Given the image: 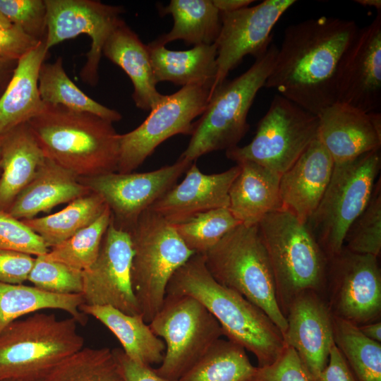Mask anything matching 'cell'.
<instances>
[{
	"instance_id": "603a6c76",
	"label": "cell",
	"mask_w": 381,
	"mask_h": 381,
	"mask_svg": "<svg viewBox=\"0 0 381 381\" xmlns=\"http://www.w3.org/2000/svg\"><path fill=\"white\" fill-rule=\"evenodd\" d=\"M49 50L44 40L21 57L0 97V138L39 114L45 104L38 89V75Z\"/></svg>"
},
{
	"instance_id": "d4e9b609",
	"label": "cell",
	"mask_w": 381,
	"mask_h": 381,
	"mask_svg": "<svg viewBox=\"0 0 381 381\" xmlns=\"http://www.w3.org/2000/svg\"><path fill=\"white\" fill-rule=\"evenodd\" d=\"M102 55L119 66L133 86L135 106L150 111L163 97L157 90L147 44L123 20L111 32L102 49Z\"/></svg>"
},
{
	"instance_id": "ba28073f",
	"label": "cell",
	"mask_w": 381,
	"mask_h": 381,
	"mask_svg": "<svg viewBox=\"0 0 381 381\" xmlns=\"http://www.w3.org/2000/svg\"><path fill=\"white\" fill-rule=\"evenodd\" d=\"M129 234L133 289L140 314L149 324L163 305L173 274L195 253L183 242L174 224L149 209Z\"/></svg>"
},
{
	"instance_id": "f35d334b",
	"label": "cell",
	"mask_w": 381,
	"mask_h": 381,
	"mask_svg": "<svg viewBox=\"0 0 381 381\" xmlns=\"http://www.w3.org/2000/svg\"><path fill=\"white\" fill-rule=\"evenodd\" d=\"M343 248L361 255L379 258L381 253V183L376 181L371 198L349 227Z\"/></svg>"
},
{
	"instance_id": "f1b7e54d",
	"label": "cell",
	"mask_w": 381,
	"mask_h": 381,
	"mask_svg": "<svg viewBox=\"0 0 381 381\" xmlns=\"http://www.w3.org/2000/svg\"><path fill=\"white\" fill-rule=\"evenodd\" d=\"M80 310L109 329L121 343L124 353L134 362L152 366L163 361L165 344L141 314L128 315L109 306L83 304Z\"/></svg>"
},
{
	"instance_id": "7bdbcfd3",
	"label": "cell",
	"mask_w": 381,
	"mask_h": 381,
	"mask_svg": "<svg viewBox=\"0 0 381 381\" xmlns=\"http://www.w3.org/2000/svg\"><path fill=\"white\" fill-rule=\"evenodd\" d=\"M250 381H313L298 353L286 346L272 364L255 367Z\"/></svg>"
},
{
	"instance_id": "f6af8a7d",
	"label": "cell",
	"mask_w": 381,
	"mask_h": 381,
	"mask_svg": "<svg viewBox=\"0 0 381 381\" xmlns=\"http://www.w3.org/2000/svg\"><path fill=\"white\" fill-rule=\"evenodd\" d=\"M40 42L25 33L20 28H0V61H18Z\"/></svg>"
},
{
	"instance_id": "d6986e66",
	"label": "cell",
	"mask_w": 381,
	"mask_h": 381,
	"mask_svg": "<svg viewBox=\"0 0 381 381\" xmlns=\"http://www.w3.org/2000/svg\"><path fill=\"white\" fill-rule=\"evenodd\" d=\"M285 318V344L294 349L313 380L327 365L334 345L332 314L325 298L315 291L302 292L291 302Z\"/></svg>"
},
{
	"instance_id": "277c9868",
	"label": "cell",
	"mask_w": 381,
	"mask_h": 381,
	"mask_svg": "<svg viewBox=\"0 0 381 381\" xmlns=\"http://www.w3.org/2000/svg\"><path fill=\"white\" fill-rule=\"evenodd\" d=\"M285 317L294 298L307 291L325 297L329 259L307 226L287 211L265 215L258 224Z\"/></svg>"
},
{
	"instance_id": "74e56055",
	"label": "cell",
	"mask_w": 381,
	"mask_h": 381,
	"mask_svg": "<svg viewBox=\"0 0 381 381\" xmlns=\"http://www.w3.org/2000/svg\"><path fill=\"white\" fill-rule=\"evenodd\" d=\"M241 223L228 208H216L198 213L174 224L186 246L195 254L204 255L227 233Z\"/></svg>"
},
{
	"instance_id": "30bf717a",
	"label": "cell",
	"mask_w": 381,
	"mask_h": 381,
	"mask_svg": "<svg viewBox=\"0 0 381 381\" xmlns=\"http://www.w3.org/2000/svg\"><path fill=\"white\" fill-rule=\"evenodd\" d=\"M149 325L166 346L163 361L155 371L171 381H177L224 336L215 318L186 295H166Z\"/></svg>"
},
{
	"instance_id": "4dcf8cb0",
	"label": "cell",
	"mask_w": 381,
	"mask_h": 381,
	"mask_svg": "<svg viewBox=\"0 0 381 381\" xmlns=\"http://www.w3.org/2000/svg\"><path fill=\"white\" fill-rule=\"evenodd\" d=\"M84 303L81 294H57L34 286L0 282V332L20 317L45 309L64 310L84 325L87 318L80 310Z\"/></svg>"
},
{
	"instance_id": "e575fe53",
	"label": "cell",
	"mask_w": 381,
	"mask_h": 381,
	"mask_svg": "<svg viewBox=\"0 0 381 381\" xmlns=\"http://www.w3.org/2000/svg\"><path fill=\"white\" fill-rule=\"evenodd\" d=\"M40 381L125 380L113 349L83 347L53 367Z\"/></svg>"
},
{
	"instance_id": "4316f807",
	"label": "cell",
	"mask_w": 381,
	"mask_h": 381,
	"mask_svg": "<svg viewBox=\"0 0 381 381\" xmlns=\"http://www.w3.org/2000/svg\"><path fill=\"white\" fill-rule=\"evenodd\" d=\"M0 145V210L8 212L47 157L28 123L1 138Z\"/></svg>"
},
{
	"instance_id": "7a4b0ae2",
	"label": "cell",
	"mask_w": 381,
	"mask_h": 381,
	"mask_svg": "<svg viewBox=\"0 0 381 381\" xmlns=\"http://www.w3.org/2000/svg\"><path fill=\"white\" fill-rule=\"evenodd\" d=\"M166 295L198 300L218 321L227 339L256 357L258 367L272 364L286 347L282 331L262 309L214 279L203 255L194 254L177 270Z\"/></svg>"
},
{
	"instance_id": "9a60e30c",
	"label": "cell",
	"mask_w": 381,
	"mask_h": 381,
	"mask_svg": "<svg viewBox=\"0 0 381 381\" xmlns=\"http://www.w3.org/2000/svg\"><path fill=\"white\" fill-rule=\"evenodd\" d=\"M192 163L179 158L151 171L113 172L79 180L104 199L114 226L129 233L141 214L173 187Z\"/></svg>"
},
{
	"instance_id": "3957f363",
	"label": "cell",
	"mask_w": 381,
	"mask_h": 381,
	"mask_svg": "<svg viewBox=\"0 0 381 381\" xmlns=\"http://www.w3.org/2000/svg\"><path fill=\"white\" fill-rule=\"evenodd\" d=\"M28 124L45 156L79 178L117 172L119 134L112 122L45 104Z\"/></svg>"
},
{
	"instance_id": "816d5d0a",
	"label": "cell",
	"mask_w": 381,
	"mask_h": 381,
	"mask_svg": "<svg viewBox=\"0 0 381 381\" xmlns=\"http://www.w3.org/2000/svg\"><path fill=\"white\" fill-rule=\"evenodd\" d=\"M13 25L0 13V28H10Z\"/></svg>"
},
{
	"instance_id": "7402d4cb",
	"label": "cell",
	"mask_w": 381,
	"mask_h": 381,
	"mask_svg": "<svg viewBox=\"0 0 381 381\" xmlns=\"http://www.w3.org/2000/svg\"><path fill=\"white\" fill-rule=\"evenodd\" d=\"M334 162L319 139L281 175L282 210L306 224L318 207L329 183Z\"/></svg>"
},
{
	"instance_id": "60d3db41",
	"label": "cell",
	"mask_w": 381,
	"mask_h": 381,
	"mask_svg": "<svg viewBox=\"0 0 381 381\" xmlns=\"http://www.w3.org/2000/svg\"><path fill=\"white\" fill-rule=\"evenodd\" d=\"M0 13L28 35L39 41L45 40V0H0Z\"/></svg>"
},
{
	"instance_id": "52a82bcc",
	"label": "cell",
	"mask_w": 381,
	"mask_h": 381,
	"mask_svg": "<svg viewBox=\"0 0 381 381\" xmlns=\"http://www.w3.org/2000/svg\"><path fill=\"white\" fill-rule=\"evenodd\" d=\"M73 318L34 313L0 332V381L42 378L59 363L84 347Z\"/></svg>"
},
{
	"instance_id": "cb8c5ba5",
	"label": "cell",
	"mask_w": 381,
	"mask_h": 381,
	"mask_svg": "<svg viewBox=\"0 0 381 381\" xmlns=\"http://www.w3.org/2000/svg\"><path fill=\"white\" fill-rule=\"evenodd\" d=\"M79 177L46 157L32 181L17 195L7 212L23 220L90 193Z\"/></svg>"
},
{
	"instance_id": "ab89813d",
	"label": "cell",
	"mask_w": 381,
	"mask_h": 381,
	"mask_svg": "<svg viewBox=\"0 0 381 381\" xmlns=\"http://www.w3.org/2000/svg\"><path fill=\"white\" fill-rule=\"evenodd\" d=\"M28 281L34 286L57 294H81L83 274L61 262L35 257Z\"/></svg>"
},
{
	"instance_id": "ee69618b",
	"label": "cell",
	"mask_w": 381,
	"mask_h": 381,
	"mask_svg": "<svg viewBox=\"0 0 381 381\" xmlns=\"http://www.w3.org/2000/svg\"><path fill=\"white\" fill-rule=\"evenodd\" d=\"M35 260L27 253L0 250V282L21 284L28 281Z\"/></svg>"
},
{
	"instance_id": "836d02e7",
	"label": "cell",
	"mask_w": 381,
	"mask_h": 381,
	"mask_svg": "<svg viewBox=\"0 0 381 381\" xmlns=\"http://www.w3.org/2000/svg\"><path fill=\"white\" fill-rule=\"evenodd\" d=\"M255 370L244 348L221 338L177 381H250Z\"/></svg>"
},
{
	"instance_id": "4fadbf2b",
	"label": "cell",
	"mask_w": 381,
	"mask_h": 381,
	"mask_svg": "<svg viewBox=\"0 0 381 381\" xmlns=\"http://www.w3.org/2000/svg\"><path fill=\"white\" fill-rule=\"evenodd\" d=\"M378 258L343 248L329 259L325 298L333 315L357 327L380 320Z\"/></svg>"
},
{
	"instance_id": "484cf974",
	"label": "cell",
	"mask_w": 381,
	"mask_h": 381,
	"mask_svg": "<svg viewBox=\"0 0 381 381\" xmlns=\"http://www.w3.org/2000/svg\"><path fill=\"white\" fill-rule=\"evenodd\" d=\"M237 164L240 171L229 191L228 209L241 224L258 225L265 215L282 210L281 175L252 162Z\"/></svg>"
},
{
	"instance_id": "f546056e",
	"label": "cell",
	"mask_w": 381,
	"mask_h": 381,
	"mask_svg": "<svg viewBox=\"0 0 381 381\" xmlns=\"http://www.w3.org/2000/svg\"><path fill=\"white\" fill-rule=\"evenodd\" d=\"M159 11L162 16L171 15L174 20L171 30L155 40L162 44L181 40L187 45H210L219 36L221 14L212 0H171Z\"/></svg>"
},
{
	"instance_id": "e0dca14e",
	"label": "cell",
	"mask_w": 381,
	"mask_h": 381,
	"mask_svg": "<svg viewBox=\"0 0 381 381\" xmlns=\"http://www.w3.org/2000/svg\"><path fill=\"white\" fill-rule=\"evenodd\" d=\"M132 258L130 234L116 228L111 220L95 261L82 272L84 304L140 314L131 282Z\"/></svg>"
},
{
	"instance_id": "7dc6e473",
	"label": "cell",
	"mask_w": 381,
	"mask_h": 381,
	"mask_svg": "<svg viewBox=\"0 0 381 381\" xmlns=\"http://www.w3.org/2000/svg\"><path fill=\"white\" fill-rule=\"evenodd\" d=\"M113 351L119 361L125 381H171L159 375L151 366L134 362L121 349H114Z\"/></svg>"
},
{
	"instance_id": "8992f818",
	"label": "cell",
	"mask_w": 381,
	"mask_h": 381,
	"mask_svg": "<svg viewBox=\"0 0 381 381\" xmlns=\"http://www.w3.org/2000/svg\"><path fill=\"white\" fill-rule=\"evenodd\" d=\"M203 255L217 282L262 309L284 333L286 320L277 301L272 269L258 225L239 224Z\"/></svg>"
},
{
	"instance_id": "ffe728a7",
	"label": "cell",
	"mask_w": 381,
	"mask_h": 381,
	"mask_svg": "<svg viewBox=\"0 0 381 381\" xmlns=\"http://www.w3.org/2000/svg\"><path fill=\"white\" fill-rule=\"evenodd\" d=\"M318 139L334 164L380 150L381 115L336 102L319 115Z\"/></svg>"
},
{
	"instance_id": "1f68e13d",
	"label": "cell",
	"mask_w": 381,
	"mask_h": 381,
	"mask_svg": "<svg viewBox=\"0 0 381 381\" xmlns=\"http://www.w3.org/2000/svg\"><path fill=\"white\" fill-rule=\"evenodd\" d=\"M107 207L104 199L91 191L70 202L57 212L21 221L38 234L50 249L92 224Z\"/></svg>"
},
{
	"instance_id": "44dd1931",
	"label": "cell",
	"mask_w": 381,
	"mask_h": 381,
	"mask_svg": "<svg viewBox=\"0 0 381 381\" xmlns=\"http://www.w3.org/2000/svg\"><path fill=\"white\" fill-rule=\"evenodd\" d=\"M239 171L236 164L223 172L205 174L193 162L184 179L148 209L176 224L202 212L228 208L229 191Z\"/></svg>"
},
{
	"instance_id": "5bb4252c",
	"label": "cell",
	"mask_w": 381,
	"mask_h": 381,
	"mask_svg": "<svg viewBox=\"0 0 381 381\" xmlns=\"http://www.w3.org/2000/svg\"><path fill=\"white\" fill-rule=\"evenodd\" d=\"M49 50L65 40L84 34L91 39L80 79L91 86L99 80V66L103 47L115 28L123 20V8L95 0H45Z\"/></svg>"
},
{
	"instance_id": "2e32d148",
	"label": "cell",
	"mask_w": 381,
	"mask_h": 381,
	"mask_svg": "<svg viewBox=\"0 0 381 381\" xmlns=\"http://www.w3.org/2000/svg\"><path fill=\"white\" fill-rule=\"evenodd\" d=\"M296 1L265 0L251 7L221 14L222 26L215 42L217 71L210 93L247 55L255 59L267 52L272 30L281 16Z\"/></svg>"
},
{
	"instance_id": "9c48e42d",
	"label": "cell",
	"mask_w": 381,
	"mask_h": 381,
	"mask_svg": "<svg viewBox=\"0 0 381 381\" xmlns=\"http://www.w3.org/2000/svg\"><path fill=\"white\" fill-rule=\"evenodd\" d=\"M380 167V150L334 164L327 188L306 224L328 259L343 249L349 227L371 198Z\"/></svg>"
},
{
	"instance_id": "f907efd6",
	"label": "cell",
	"mask_w": 381,
	"mask_h": 381,
	"mask_svg": "<svg viewBox=\"0 0 381 381\" xmlns=\"http://www.w3.org/2000/svg\"><path fill=\"white\" fill-rule=\"evenodd\" d=\"M355 2L365 7L368 6L375 8L377 11L380 12V0H356Z\"/></svg>"
},
{
	"instance_id": "8fae6325",
	"label": "cell",
	"mask_w": 381,
	"mask_h": 381,
	"mask_svg": "<svg viewBox=\"0 0 381 381\" xmlns=\"http://www.w3.org/2000/svg\"><path fill=\"white\" fill-rule=\"evenodd\" d=\"M319 118L277 94L250 143L226 150L236 162H255L282 175L318 138Z\"/></svg>"
},
{
	"instance_id": "d6a6232c",
	"label": "cell",
	"mask_w": 381,
	"mask_h": 381,
	"mask_svg": "<svg viewBox=\"0 0 381 381\" xmlns=\"http://www.w3.org/2000/svg\"><path fill=\"white\" fill-rule=\"evenodd\" d=\"M38 89L46 104L92 114L112 123L122 119L119 111L87 96L70 79L64 68L61 57L54 62L42 64L38 75Z\"/></svg>"
},
{
	"instance_id": "7c38bea8",
	"label": "cell",
	"mask_w": 381,
	"mask_h": 381,
	"mask_svg": "<svg viewBox=\"0 0 381 381\" xmlns=\"http://www.w3.org/2000/svg\"><path fill=\"white\" fill-rule=\"evenodd\" d=\"M211 90L210 85H193L164 95L140 126L119 134L117 172H133L168 138L178 134L191 135L195 119L208 104Z\"/></svg>"
},
{
	"instance_id": "83f0119b",
	"label": "cell",
	"mask_w": 381,
	"mask_h": 381,
	"mask_svg": "<svg viewBox=\"0 0 381 381\" xmlns=\"http://www.w3.org/2000/svg\"><path fill=\"white\" fill-rule=\"evenodd\" d=\"M157 83L213 86L217 71V46L200 44L185 51H173L155 40L147 44Z\"/></svg>"
},
{
	"instance_id": "ac0fdd59",
	"label": "cell",
	"mask_w": 381,
	"mask_h": 381,
	"mask_svg": "<svg viewBox=\"0 0 381 381\" xmlns=\"http://www.w3.org/2000/svg\"><path fill=\"white\" fill-rule=\"evenodd\" d=\"M337 102L363 111L381 105V14L358 29L344 53L338 71Z\"/></svg>"
},
{
	"instance_id": "d590c367",
	"label": "cell",
	"mask_w": 381,
	"mask_h": 381,
	"mask_svg": "<svg viewBox=\"0 0 381 381\" xmlns=\"http://www.w3.org/2000/svg\"><path fill=\"white\" fill-rule=\"evenodd\" d=\"M335 346L358 381H381V343L364 336L357 326L332 315Z\"/></svg>"
},
{
	"instance_id": "bcb514c9",
	"label": "cell",
	"mask_w": 381,
	"mask_h": 381,
	"mask_svg": "<svg viewBox=\"0 0 381 381\" xmlns=\"http://www.w3.org/2000/svg\"><path fill=\"white\" fill-rule=\"evenodd\" d=\"M313 381H358L335 344L323 370Z\"/></svg>"
},
{
	"instance_id": "f5cc1de1",
	"label": "cell",
	"mask_w": 381,
	"mask_h": 381,
	"mask_svg": "<svg viewBox=\"0 0 381 381\" xmlns=\"http://www.w3.org/2000/svg\"><path fill=\"white\" fill-rule=\"evenodd\" d=\"M41 378H13L6 379L1 381H40Z\"/></svg>"
},
{
	"instance_id": "db71d44e",
	"label": "cell",
	"mask_w": 381,
	"mask_h": 381,
	"mask_svg": "<svg viewBox=\"0 0 381 381\" xmlns=\"http://www.w3.org/2000/svg\"><path fill=\"white\" fill-rule=\"evenodd\" d=\"M0 158H1V145H0Z\"/></svg>"
},
{
	"instance_id": "8d00e7d4",
	"label": "cell",
	"mask_w": 381,
	"mask_h": 381,
	"mask_svg": "<svg viewBox=\"0 0 381 381\" xmlns=\"http://www.w3.org/2000/svg\"><path fill=\"white\" fill-rule=\"evenodd\" d=\"M111 220L108 207L92 224L82 229L62 243L53 247L43 256L49 260L84 271L95 261L104 236Z\"/></svg>"
},
{
	"instance_id": "681fc988",
	"label": "cell",
	"mask_w": 381,
	"mask_h": 381,
	"mask_svg": "<svg viewBox=\"0 0 381 381\" xmlns=\"http://www.w3.org/2000/svg\"><path fill=\"white\" fill-rule=\"evenodd\" d=\"M361 332L367 338L381 343V322L380 320L358 326Z\"/></svg>"
},
{
	"instance_id": "6da1fadb",
	"label": "cell",
	"mask_w": 381,
	"mask_h": 381,
	"mask_svg": "<svg viewBox=\"0 0 381 381\" xmlns=\"http://www.w3.org/2000/svg\"><path fill=\"white\" fill-rule=\"evenodd\" d=\"M358 29L327 16L289 25L264 87L318 116L337 102L339 65Z\"/></svg>"
},
{
	"instance_id": "5b68a950",
	"label": "cell",
	"mask_w": 381,
	"mask_h": 381,
	"mask_svg": "<svg viewBox=\"0 0 381 381\" xmlns=\"http://www.w3.org/2000/svg\"><path fill=\"white\" fill-rule=\"evenodd\" d=\"M277 47L271 44L265 53L237 78L226 80L211 93L208 104L195 121L190 140L179 158L193 162L200 157L236 146L249 130L250 107L273 67Z\"/></svg>"
},
{
	"instance_id": "c3c4849f",
	"label": "cell",
	"mask_w": 381,
	"mask_h": 381,
	"mask_svg": "<svg viewBox=\"0 0 381 381\" xmlns=\"http://www.w3.org/2000/svg\"><path fill=\"white\" fill-rule=\"evenodd\" d=\"M253 0H212L220 13H231L248 7Z\"/></svg>"
},
{
	"instance_id": "b9f144b4",
	"label": "cell",
	"mask_w": 381,
	"mask_h": 381,
	"mask_svg": "<svg viewBox=\"0 0 381 381\" xmlns=\"http://www.w3.org/2000/svg\"><path fill=\"white\" fill-rule=\"evenodd\" d=\"M0 250L37 257L46 254L49 248L43 239L21 220L0 210Z\"/></svg>"
}]
</instances>
